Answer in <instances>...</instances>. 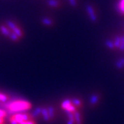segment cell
<instances>
[{"label":"cell","mask_w":124,"mask_h":124,"mask_svg":"<svg viewBox=\"0 0 124 124\" xmlns=\"http://www.w3.org/2000/svg\"></svg>","instance_id":"cell-23"},{"label":"cell","mask_w":124,"mask_h":124,"mask_svg":"<svg viewBox=\"0 0 124 124\" xmlns=\"http://www.w3.org/2000/svg\"><path fill=\"white\" fill-rule=\"evenodd\" d=\"M41 116L43 117V119L44 120L46 123H51L50 117H49L47 107H42V110H41Z\"/></svg>","instance_id":"cell-10"},{"label":"cell","mask_w":124,"mask_h":124,"mask_svg":"<svg viewBox=\"0 0 124 124\" xmlns=\"http://www.w3.org/2000/svg\"><path fill=\"white\" fill-rule=\"evenodd\" d=\"M6 116H7V112H6V111L4 110H2V109H0V117L4 118L5 119V117H6Z\"/></svg>","instance_id":"cell-18"},{"label":"cell","mask_w":124,"mask_h":124,"mask_svg":"<svg viewBox=\"0 0 124 124\" xmlns=\"http://www.w3.org/2000/svg\"><path fill=\"white\" fill-rule=\"evenodd\" d=\"M4 124V118H1L0 117V124Z\"/></svg>","instance_id":"cell-21"},{"label":"cell","mask_w":124,"mask_h":124,"mask_svg":"<svg viewBox=\"0 0 124 124\" xmlns=\"http://www.w3.org/2000/svg\"><path fill=\"white\" fill-rule=\"evenodd\" d=\"M27 124H37L35 119H31L27 121Z\"/></svg>","instance_id":"cell-20"},{"label":"cell","mask_w":124,"mask_h":124,"mask_svg":"<svg viewBox=\"0 0 124 124\" xmlns=\"http://www.w3.org/2000/svg\"><path fill=\"white\" fill-rule=\"evenodd\" d=\"M8 39H10L12 41H13L15 43H19L21 41V39L15 33H14L13 32H12V31H11V32H10V34L9 35Z\"/></svg>","instance_id":"cell-12"},{"label":"cell","mask_w":124,"mask_h":124,"mask_svg":"<svg viewBox=\"0 0 124 124\" xmlns=\"http://www.w3.org/2000/svg\"><path fill=\"white\" fill-rule=\"evenodd\" d=\"M0 32L4 37L8 38L9 35L11 32V31L9 29V28L6 26V24L5 23H2L0 24Z\"/></svg>","instance_id":"cell-7"},{"label":"cell","mask_w":124,"mask_h":124,"mask_svg":"<svg viewBox=\"0 0 124 124\" xmlns=\"http://www.w3.org/2000/svg\"><path fill=\"white\" fill-rule=\"evenodd\" d=\"M116 66L119 69L124 68V59H121L119 61H118L116 63Z\"/></svg>","instance_id":"cell-16"},{"label":"cell","mask_w":124,"mask_h":124,"mask_svg":"<svg viewBox=\"0 0 124 124\" xmlns=\"http://www.w3.org/2000/svg\"><path fill=\"white\" fill-rule=\"evenodd\" d=\"M10 99V96L7 94L0 93V102L1 103H5Z\"/></svg>","instance_id":"cell-14"},{"label":"cell","mask_w":124,"mask_h":124,"mask_svg":"<svg viewBox=\"0 0 124 124\" xmlns=\"http://www.w3.org/2000/svg\"><path fill=\"white\" fill-rule=\"evenodd\" d=\"M68 3L70 4L72 7L75 8L78 5V0H68Z\"/></svg>","instance_id":"cell-17"},{"label":"cell","mask_w":124,"mask_h":124,"mask_svg":"<svg viewBox=\"0 0 124 124\" xmlns=\"http://www.w3.org/2000/svg\"><path fill=\"white\" fill-rule=\"evenodd\" d=\"M15 120L18 124H20L21 123H22L23 121V120L22 119V114H15L11 116Z\"/></svg>","instance_id":"cell-13"},{"label":"cell","mask_w":124,"mask_h":124,"mask_svg":"<svg viewBox=\"0 0 124 124\" xmlns=\"http://www.w3.org/2000/svg\"><path fill=\"white\" fill-rule=\"evenodd\" d=\"M41 110H42V107H37L36 108H35L31 114L32 118L35 119L36 118L39 117V116H41Z\"/></svg>","instance_id":"cell-11"},{"label":"cell","mask_w":124,"mask_h":124,"mask_svg":"<svg viewBox=\"0 0 124 124\" xmlns=\"http://www.w3.org/2000/svg\"><path fill=\"white\" fill-rule=\"evenodd\" d=\"M101 95L99 93H94L92 94V96L90 98L89 100V104L91 108H95V107L98 106L100 103L101 101Z\"/></svg>","instance_id":"cell-5"},{"label":"cell","mask_w":124,"mask_h":124,"mask_svg":"<svg viewBox=\"0 0 124 124\" xmlns=\"http://www.w3.org/2000/svg\"><path fill=\"white\" fill-rule=\"evenodd\" d=\"M87 13L88 14L89 17L90 18V19H91L93 22H96V21H97V15H96V14H95L94 10L93 9V8L90 6V5L87 6Z\"/></svg>","instance_id":"cell-9"},{"label":"cell","mask_w":124,"mask_h":124,"mask_svg":"<svg viewBox=\"0 0 124 124\" xmlns=\"http://www.w3.org/2000/svg\"><path fill=\"white\" fill-rule=\"evenodd\" d=\"M9 121H10V124H19L17 122V121H16L11 116L9 117Z\"/></svg>","instance_id":"cell-19"},{"label":"cell","mask_w":124,"mask_h":124,"mask_svg":"<svg viewBox=\"0 0 124 124\" xmlns=\"http://www.w3.org/2000/svg\"><path fill=\"white\" fill-rule=\"evenodd\" d=\"M49 117L51 122H53L56 118V110L53 106H48L47 107Z\"/></svg>","instance_id":"cell-8"},{"label":"cell","mask_w":124,"mask_h":124,"mask_svg":"<svg viewBox=\"0 0 124 124\" xmlns=\"http://www.w3.org/2000/svg\"><path fill=\"white\" fill-rule=\"evenodd\" d=\"M46 4L53 9H60L63 7V2L61 0H46Z\"/></svg>","instance_id":"cell-4"},{"label":"cell","mask_w":124,"mask_h":124,"mask_svg":"<svg viewBox=\"0 0 124 124\" xmlns=\"http://www.w3.org/2000/svg\"><path fill=\"white\" fill-rule=\"evenodd\" d=\"M5 108L13 112L26 111L32 108V104L27 101H15L5 105Z\"/></svg>","instance_id":"cell-2"},{"label":"cell","mask_w":124,"mask_h":124,"mask_svg":"<svg viewBox=\"0 0 124 124\" xmlns=\"http://www.w3.org/2000/svg\"><path fill=\"white\" fill-rule=\"evenodd\" d=\"M4 23L6 24V26L8 27L9 29L12 32H13L14 33H15L21 39H22L24 37L25 32L22 27L19 25V23H18L17 22L12 19L6 20Z\"/></svg>","instance_id":"cell-3"},{"label":"cell","mask_w":124,"mask_h":124,"mask_svg":"<svg viewBox=\"0 0 124 124\" xmlns=\"http://www.w3.org/2000/svg\"><path fill=\"white\" fill-rule=\"evenodd\" d=\"M22 119L23 121H28L31 119H33L31 116V114L29 113H22Z\"/></svg>","instance_id":"cell-15"},{"label":"cell","mask_w":124,"mask_h":124,"mask_svg":"<svg viewBox=\"0 0 124 124\" xmlns=\"http://www.w3.org/2000/svg\"><path fill=\"white\" fill-rule=\"evenodd\" d=\"M20 124H27V121H23L22 123H21Z\"/></svg>","instance_id":"cell-22"},{"label":"cell","mask_w":124,"mask_h":124,"mask_svg":"<svg viewBox=\"0 0 124 124\" xmlns=\"http://www.w3.org/2000/svg\"><path fill=\"white\" fill-rule=\"evenodd\" d=\"M40 22L44 26L48 27V28H53L55 25V22L53 18L50 17H43L41 18Z\"/></svg>","instance_id":"cell-6"},{"label":"cell","mask_w":124,"mask_h":124,"mask_svg":"<svg viewBox=\"0 0 124 124\" xmlns=\"http://www.w3.org/2000/svg\"><path fill=\"white\" fill-rule=\"evenodd\" d=\"M84 101L79 97H72L66 99L62 101L61 108L62 110L72 114L75 119V124H84V116L83 113Z\"/></svg>","instance_id":"cell-1"}]
</instances>
